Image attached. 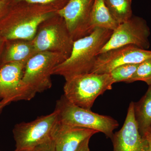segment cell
<instances>
[{
	"label": "cell",
	"instance_id": "cell-1",
	"mask_svg": "<svg viewBox=\"0 0 151 151\" xmlns=\"http://www.w3.org/2000/svg\"><path fill=\"white\" fill-rule=\"evenodd\" d=\"M57 11L50 6L12 2L0 21V36L6 41L32 40L41 24L56 15Z\"/></svg>",
	"mask_w": 151,
	"mask_h": 151
},
{
	"label": "cell",
	"instance_id": "cell-2",
	"mask_svg": "<svg viewBox=\"0 0 151 151\" xmlns=\"http://www.w3.org/2000/svg\"><path fill=\"white\" fill-rule=\"evenodd\" d=\"M113 32L96 28L89 35L74 41L70 56L55 68L52 75L61 76L66 81L77 76L91 73L100 50Z\"/></svg>",
	"mask_w": 151,
	"mask_h": 151
},
{
	"label": "cell",
	"instance_id": "cell-3",
	"mask_svg": "<svg viewBox=\"0 0 151 151\" xmlns=\"http://www.w3.org/2000/svg\"><path fill=\"white\" fill-rule=\"evenodd\" d=\"M66 59L62 54L47 51L38 52L31 58L24 69L21 100H30L37 93L50 89L53 70Z\"/></svg>",
	"mask_w": 151,
	"mask_h": 151
},
{
	"label": "cell",
	"instance_id": "cell-4",
	"mask_svg": "<svg viewBox=\"0 0 151 151\" xmlns=\"http://www.w3.org/2000/svg\"><path fill=\"white\" fill-rule=\"evenodd\" d=\"M114 83L110 73L78 75L65 81L63 95L72 104L91 110L97 97L112 89Z\"/></svg>",
	"mask_w": 151,
	"mask_h": 151
},
{
	"label": "cell",
	"instance_id": "cell-5",
	"mask_svg": "<svg viewBox=\"0 0 151 151\" xmlns=\"http://www.w3.org/2000/svg\"><path fill=\"white\" fill-rule=\"evenodd\" d=\"M55 110L58 113V122L61 124L96 130L111 139L113 131L119 127V122L112 117L78 107L69 102L63 95L57 100Z\"/></svg>",
	"mask_w": 151,
	"mask_h": 151
},
{
	"label": "cell",
	"instance_id": "cell-6",
	"mask_svg": "<svg viewBox=\"0 0 151 151\" xmlns=\"http://www.w3.org/2000/svg\"><path fill=\"white\" fill-rule=\"evenodd\" d=\"M32 40L37 52H57L67 59L74 42L64 19L58 14L41 24Z\"/></svg>",
	"mask_w": 151,
	"mask_h": 151
},
{
	"label": "cell",
	"instance_id": "cell-7",
	"mask_svg": "<svg viewBox=\"0 0 151 151\" xmlns=\"http://www.w3.org/2000/svg\"><path fill=\"white\" fill-rule=\"evenodd\" d=\"M58 120V113L55 110L32 122L17 124L13 130L16 150H31L51 137Z\"/></svg>",
	"mask_w": 151,
	"mask_h": 151
},
{
	"label": "cell",
	"instance_id": "cell-8",
	"mask_svg": "<svg viewBox=\"0 0 151 151\" xmlns=\"http://www.w3.org/2000/svg\"><path fill=\"white\" fill-rule=\"evenodd\" d=\"M150 28L147 22L140 17L132 16L119 24L113 31L111 37L99 54L113 49L127 45H133L143 49L150 48Z\"/></svg>",
	"mask_w": 151,
	"mask_h": 151
},
{
	"label": "cell",
	"instance_id": "cell-9",
	"mask_svg": "<svg viewBox=\"0 0 151 151\" xmlns=\"http://www.w3.org/2000/svg\"><path fill=\"white\" fill-rule=\"evenodd\" d=\"M94 0H69L65 6L57 11L64 19L70 35L76 41L89 35L94 30L91 14Z\"/></svg>",
	"mask_w": 151,
	"mask_h": 151
},
{
	"label": "cell",
	"instance_id": "cell-10",
	"mask_svg": "<svg viewBox=\"0 0 151 151\" xmlns=\"http://www.w3.org/2000/svg\"><path fill=\"white\" fill-rule=\"evenodd\" d=\"M150 59L151 50L133 45H125L98 55L91 73L108 74L118 66L139 64Z\"/></svg>",
	"mask_w": 151,
	"mask_h": 151
},
{
	"label": "cell",
	"instance_id": "cell-11",
	"mask_svg": "<svg viewBox=\"0 0 151 151\" xmlns=\"http://www.w3.org/2000/svg\"><path fill=\"white\" fill-rule=\"evenodd\" d=\"M27 61L9 63L0 66V99L9 104L21 100L23 77Z\"/></svg>",
	"mask_w": 151,
	"mask_h": 151
},
{
	"label": "cell",
	"instance_id": "cell-12",
	"mask_svg": "<svg viewBox=\"0 0 151 151\" xmlns=\"http://www.w3.org/2000/svg\"><path fill=\"white\" fill-rule=\"evenodd\" d=\"M134 104L130 103L123 127L111 139L113 151H143V140L135 119Z\"/></svg>",
	"mask_w": 151,
	"mask_h": 151
},
{
	"label": "cell",
	"instance_id": "cell-13",
	"mask_svg": "<svg viewBox=\"0 0 151 151\" xmlns=\"http://www.w3.org/2000/svg\"><path fill=\"white\" fill-rule=\"evenodd\" d=\"M98 132L91 129L65 125L58 120L52 137L56 151H75L83 141Z\"/></svg>",
	"mask_w": 151,
	"mask_h": 151
},
{
	"label": "cell",
	"instance_id": "cell-14",
	"mask_svg": "<svg viewBox=\"0 0 151 151\" xmlns=\"http://www.w3.org/2000/svg\"><path fill=\"white\" fill-rule=\"evenodd\" d=\"M32 40H25L6 41L1 64L28 60L37 53Z\"/></svg>",
	"mask_w": 151,
	"mask_h": 151
},
{
	"label": "cell",
	"instance_id": "cell-15",
	"mask_svg": "<svg viewBox=\"0 0 151 151\" xmlns=\"http://www.w3.org/2000/svg\"><path fill=\"white\" fill-rule=\"evenodd\" d=\"M92 29H105L114 31L119 24L112 16L104 0H94L91 14Z\"/></svg>",
	"mask_w": 151,
	"mask_h": 151
},
{
	"label": "cell",
	"instance_id": "cell-16",
	"mask_svg": "<svg viewBox=\"0 0 151 151\" xmlns=\"http://www.w3.org/2000/svg\"><path fill=\"white\" fill-rule=\"evenodd\" d=\"M134 113L141 135L151 128V85L145 95L134 103Z\"/></svg>",
	"mask_w": 151,
	"mask_h": 151
},
{
	"label": "cell",
	"instance_id": "cell-17",
	"mask_svg": "<svg viewBox=\"0 0 151 151\" xmlns=\"http://www.w3.org/2000/svg\"><path fill=\"white\" fill-rule=\"evenodd\" d=\"M113 19L121 24L132 16V1L131 0H104Z\"/></svg>",
	"mask_w": 151,
	"mask_h": 151
},
{
	"label": "cell",
	"instance_id": "cell-18",
	"mask_svg": "<svg viewBox=\"0 0 151 151\" xmlns=\"http://www.w3.org/2000/svg\"><path fill=\"white\" fill-rule=\"evenodd\" d=\"M139 81L145 82L149 86L151 85V59L139 63L134 75L126 83Z\"/></svg>",
	"mask_w": 151,
	"mask_h": 151
},
{
	"label": "cell",
	"instance_id": "cell-19",
	"mask_svg": "<svg viewBox=\"0 0 151 151\" xmlns=\"http://www.w3.org/2000/svg\"><path fill=\"white\" fill-rule=\"evenodd\" d=\"M139 64H125L114 68L110 73L115 83L127 82L133 76Z\"/></svg>",
	"mask_w": 151,
	"mask_h": 151
},
{
	"label": "cell",
	"instance_id": "cell-20",
	"mask_svg": "<svg viewBox=\"0 0 151 151\" xmlns=\"http://www.w3.org/2000/svg\"><path fill=\"white\" fill-rule=\"evenodd\" d=\"M69 1V0H12V2H25L34 4L50 6L58 11L65 6Z\"/></svg>",
	"mask_w": 151,
	"mask_h": 151
},
{
	"label": "cell",
	"instance_id": "cell-21",
	"mask_svg": "<svg viewBox=\"0 0 151 151\" xmlns=\"http://www.w3.org/2000/svg\"><path fill=\"white\" fill-rule=\"evenodd\" d=\"M31 151H56L55 144L52 137L32 149Z\"/></svg>",
	"mask_w": 151,
	"mask_h": 151
},
{
	"label": "cell",
	"instance_id": "cell-22",
	"mask_svg": "<svg viewBox=\"0 0 151 151\" xmlns=\"http://www.w3.org/2000/svg\"><path fill=\"white\" fill-rule=\"evenodd\" d=\"M141 136L143 140V151H151V128Z\"/></svg>",
	"mask_w": 151,
	"mask_h": 151
},
{
	"label": "cell",
	"instance_id": "cell-23",
	"mask_svg": "<svg viewBox=\"0 0 151 151\" xmlns=\"http://www.w3.org/2000/svg\"><path fill=\"white\" fill-rule=\"evenodd\" d=\"M12 3V0H0V21L5 15Z\"/></svg>",
	"mask_w": 151,
	"mask_h": 151
},
{
	"label": "cell",
	"instance_id": "cell-24",
	"mask_svg": "<svg viewBox=\"0 0 151 151\" xmlns=\"http://www.w3.org/2000/svg\"><path fill=\"white\" fill-rule=\"evenodd\" d=\"M91 138H87L85 140L83 141L75 151H90L89 142Z\"/></svg>",
	"mask_w": 151,
	"mask_h": 151
},
{
	"label": "cell",
	"instance_id": "cell-25",
	"mask_svg": "<svg viewBox=\"0 0 151 151\" xmlns=\"http://www.w3.org/2000/svg\"><path fill=\"white\" fill-rule=\"evenodd\" d=\"M6 45V41L0 36V66L1 65V59Z\"/></svg>",
	"mask_w": 151,
	"mask_h": 151
},
{
	"label": "cell",
	"instance_id": "cell-26",
	"mask_svg": "<svg viewBox=\"0 0 151 151\" xmlns=\"http://www.w3.org/2000/svg\"><path fill=\"white\" fill-rule=\"evenodd\" d=\"M9 103H7V102H6L3 100H1L0 101V113L2 111L3 108H4L7 105H9Z\"/></svg>",
	"mask_w": 151,
	"mask_h": 151
},
{
	"label": "cell",
	"instance_id": "cell-27",
	"mask_svg": "<svg viewBox=\"0 0 151 151\" xmlns=\"http://www.w3.org/2000/svg\"><path fill=\"white\" fill-rule=\"evenodd\" d=\"M31 150H22L21 151H31Z\"/></svg>",
	"mask_w": 151,
	"mask_h": 151
},
{
	"label": "cell",
	"instance_id": "cell-28",
	"mask_svg": "<svg viewBox=\"0 0 151 151\" xmlns=\"http://www.w3.org/2000/svg\"><path fill=\"white\" fill-rule=\"evenodd\" d=\"M14 151H17L16 150H15Z\"/></svg>",
	"mask_w": 151,
	"mask_h": 151
},
{
	"label": "cell",
	"instance_id": "cell-29",
	"mask_svg": "<svg viewBox=\"0 0 151 151\" xmlns=\"http://www.w3.org/2000/svg\"><path fill=\"white\" fill-rule=\"evenodd\" d=\"M131 1H132V0H131Z\"/></svg>",
	"mask_w": 151,
	"mask_h": 151
}]
</instances>
